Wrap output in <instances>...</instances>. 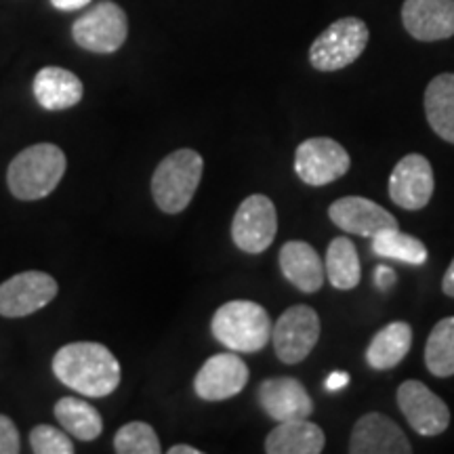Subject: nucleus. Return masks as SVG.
<instances>
[{
	"instance_id": "obj_31",
	"label": "nucleus",
	"mask_w": 454,
	"mask_h": 454,
	"mask_svg": "<svg viewBox=\"0 0 454 454\" xmlns=\"http://www.w3.org/2000/svg\"><path fill=\"white\" fill-rule=\"evenodd\" d=\"M348 381H349V377L345 372H333L331 377L326 379L325 387H326V391H339L348 385Z\"/></svg>"
},
{
	"instance_id": "obj_12",
	"label": "nucleus",
	"mask_w": 454,
	"mask_h": 454,
	"mask_svg": "<svg viewBox=\"0 0 454 454\" xmlns=\"http://www.w3.org/2000/svg\"><path fill=\"white\" fill-rule=\"evenodd\" d=\"M434 168L421 154H408L395 164L389 177V198L404 211H421L434 196Z\"/></svg>"
},
{
	"instance_id": "obj_30",
	"label": "nucleus",
	"mask_w": 454,
	"mask_h": 454,
	"mask_svg": "<svg viewBox=\"0 0 454 454\" xmlns=\"http://www.w3.org/2000/svg\"><path fill=\"white\" fill-rule=\"evenodd\" d=\"M374 282H377V286L381 288V291H387V288L394 286L395 271L387 268V265H379V268L374 270Z\"/></svg>"
},
{
	"instance_id": "obj_20",
	"label": "nucleus",
	"mask_w": 454,
	"mask_h": 454,
	"mask_svg": "<svg viewBox=\"0 0 454 454\" xmlns=\"http://www.w3.org/2000/svg\"><path fill=\"white\" fill-rule=\"evenodd\" d=\"M325 431L308 419L282 421L265 438V452L270 454H320L325 450Z\"/></svg>"
},
{
	"instance_id": "obj_9",
	"label": "nucleus",
	"mask_w": 454,
	"mask_h": 454,
	"mask_svg": "<svg viewBox=\"0 0 454 454\" xmlns=\"http://www.w3.org/2000/svg\"><path fill=\"white\" fill-rule=\"evenodd\" d=\"M351 167V158L339 141L311 137L294 152V170L299 179L311 187H322L343 177Z\"/></svg>"
},
{
	"instance_id": "obj_6",
	"label": "nucleus",
	"mask_w": 454,
	"mask_h": 454,
	"mask_svg": "<svg viewBox=\"0 0 454 454\" xmlns=\"http://www.w3.org/2000/svg\"><path fill=\"white\" fill-rule=\"evenodd\" d=\"M72 36L78 47L90 53H116L129 36L127 13L112 0H101L74 21Z\"/></svg>"
},
{
	"instance_id": "obj_17",
	"label": "nucleus",
	"mask_w": 454,
	"mask_h": 454,
	"mask_svg": "<svg viewBox=\"0 0 454 454\" xmlns=\"http://www.w3.org/2000/svg\"><path fill=\"white\" fill-rule=\"evenodd\" d=\"M257 397L263 412L278 423L309 419V414L314 412V400L308 389L293 377L268 379L259 385Z\"/></svg>"
},
{
	"instance_id": "obj_22",
	"label": "nucleus",
	"mask_w": 454,
	"mask_h": 454,
	"mask_svg": "<svg viewBox=\"0 0 454 454\" xmlns=\"http://www.w3.org/2000/svg\"><path fill=\"white\" fill-rule=\"evenodd\" d=\"M425 116L438 137L454 144V74H440L427 84Z\"/></svg>"
},
{
	"instance_id": "obj_23",
	"label": "nucleus",
	"mask_w": 454,
	"mask_h": 454,
	"mask_svg": "<svg viewBox=\"0 0 454 454\" xmlns=\"http://www.w3.org/2000/svg\"><path fill=\"white\" fill-rule=\"evenodd\" d=\"M53 412L61 427L76 440L93 442L104 431V419L98 408H93L81 397H61Z\"/></svg>"
},
{
	"instance_id": "obj_21",
	"label": "nucleus",
	"mask_w": 454,
	"mask_h": 454,
	"mask_svg": "<svg viewBox=\"0 0 454 454\" xmlns=\"http://www.w3.org/2000/svg\"><path fill=\"white\" fill-rule=\"evenodd\" d=\"M412 345V328L406 322H391L374 334L366 349V362L374 371H391L408 356Z\"/></svg>"
},
{
	"instance_id": "obj_32",
	"label": "nucleus",
	"mask_w": 454,
	"mask_h": 454,
	"mask_svg": "<svg viewBox=\"0 0 454 454\" xmlns=\"http://www.w3.org/2000/svg\"><path fill=\"white\" fill-rule=\"evenodd\" d=\"M89 3L90 0H51V4L59 11H78V9L87 7Z\"/></svg>"
},
{
	"instance_id": "obj_14",
	"label": "nucleus",
	"mask_w": 454,
	"mask_h": 454,
	"mask_svg": "<svg viewBox=\"0 0 454 454\" xmlns=\"http://www.w3.org/2000/svg\"><path fill=\"white\" fill-rule=\"evenodd\" d=\"M351 454H411L412 446L400 425L381 412L357 419L349 438Z\"/></svg>"
},
{
	"instance_id": "obj_7",
	"label": "nucleus",
	"mask_w": 454,
	"mask_h": 454,
	"mask_svg": "<svg viewBox=\"0 0 454 454\" xmlns=\"http://www.w3.org/2000/svg\"><path fill=\"white\" fill-rule=\"evenodd\" d=\"M320 339V316L309 305H293L278 317L271 328V340L278 360L299 364L314 351Z\"/></svg>"
},
{
	"instance_id": "obj_18",
	"label": "nucleus",
	"mask_w": 454,
	"mask_h": 454,
	"mask_svg": "<svg viewBox=\"0 0 454 454\" xmlns=\"http://www.w3.org/2000/svg\"><path fill=\"white\" fill-rule=\"evenodd\" d=\"M280 270L301 293H317L325 284V263L316 248L303 240H291L280 248Z\"/></svg>"
},
{
	"instance_id": "obj_19",
	"label": "nucleus",
	"mask_w": 454,
	"mask_h": 454,
	"mask_svg": "<svg viewBox=\"0 0 454 454\" xmlns=\"http://www.w3.org/2000/svg\"><path fill=\"white\" fill-rule=\"evenodd\" d=\"M32 90L38 106L49 112L70 110V107L81 104L84 95L81 78L74 72L57 66L43 67L34 78Z\"/></svg>"
},
{
	"instance_id": "obj_11",
	"label": "nucleus",
	"mask_w": 454,
	"mask_h": 454,
	"mask_svg": "<svg viewBox=\"0 0 454 454\" xmlns=\"http://www.w3.org/2000/svg\"><path fill=\"white\" fill-rule=\"evenodd\" d=\"M397 406L411 427L417 434L434 435L444 434L450 425V411H448L446 402L431 391L427 385L421 381H404L397 389Z\"/></svg>"
},
{
	"instance_id": "obj_33",
	"label": "nucleus",
	"mask_w": 454,
	"mask_h": 454,
	"mask_svg": "<svg viewBox=\"0 0 454 454\" xmlns=\"http://www.w3.org/2000/svg\"><path fill=\"white\" fill-rule=\"evenodd\" d=\"M442 291H444V294H448V297L454 299V259L452 263L448 265L444 280H442Z\"/></svg>"
},
{
	"instance_id": "obj_5",
	"label": "nucleus",
	"mask_w": 454,
	"mask_h": 454,
	"mask_svg": "<svg viewBox=\"0 0 454 454\" xmlns=\"http://www.w3.org/2000/svg\"><path fill=\"white\" fill-rule=\"evenodd\" d=\"M368 38V26L357 17H343L333 21L309 49V64L317 72H337L354 64L364 53Z\"/></svg>"
},
{
	"instance_id": "obj_29",
	"label": "nucleus",
	"mask_w": 454,
	"mask_h": 454,
	"mask_svg": "<svg viewBox=\"0 0 454 454\" xmlns=\"http://www.w3.org/2000/svg\"><path fill=\"white\" fill-rule=\"evenodd\" d=\"M20 450V431L7 414H0V454H17Z\"/></svg>"
},
{
	"instance_id": "obj_26",
	"label": "nucleus",
	"mask_w": 454,
	"mask_h": 454,
	"mask_svg": "<svg viewBox=\"0 0 454 454\" xmlns=\"http://www.w3.org/2000/svg\"><path fill=\"white\" fill-rule=\"evenodd\" d=\"M372 253L381 259H395L402 263L423 265L427 261V248L425 244L411 234H404L397 227L385 230L381 234L372 236Z\"/></svg>"
},
{
	"instance_id": "obj_4",
	"label": "nucleus",
	"mask_w": 454,
	"mask_h": 454,
	"mask_svg": "<svg viewBox=\"0 0 454 454\" xmlns=\"http://www.w3.org/2000/svg\"><path fill=\"white\" fill-rule=\"evenodd\" d=\"M202 170V156L190 147L175 150L160 160L152 177V196L158 208L168 215L185 211L200 185Z\"/></svg>"
},
{
	"instance_id": "obj_3",
	"label": "nucleus",
	"mask_w": 454,
	"mask_h": 454,
	"mask_svg": "<svg viewBox=\"0 0 454 454\" xmlns=\"http://www.w3.org/2000/svg\"><path fill=\"white\" fill-rule=\"evenodd\" d=\"M211 328L213 337L227 349L254 354L270 343L274 326H271L270 314L259 303L236 299L215 311Z\"/></svg>"
},
{
	"instance_id": "obj_34",
	"label": "nucleus",
	"mask_w": 454,
	"mask_h": 454,
	"mask_svg": "<svg viewBox=\"0 0 454 454\" xmlns=\"http://www.w3.org/2000/svg\"><path fill=\"white\" fill-rule=\"evenodd\" d=\"M168 454H200V450H198V448H194V446H187V444H177V446H173V448H170Z\"/></svg>"
},
{
	"instance_id": "obj_28",
	"label": "nucleus",
	"mask_w": 454,
	"mask_h": 454,
	"mask_svg": "<svg viewBox=\"0 0 454 454\" xmlns=\"http://www.w3.org/2000/svg\"><path fill=\"white\" fill-rule=\"evenodd\" d=\"M30 446L36 454H74V444L66 431L51 425H36L30 431Z\"/></svg>"
},
{
	"instance_id": "obj_10",
	"label": "nucleus",
	"mask_w": 454,
	"mask_h": 454,
	"mask_svg": "<svg viewBox=\"0 0 454 454\" xmlns=\"http://www.w3.org/2000/svg\"><path fill=\"white\" fill-rule=\"evenodd\" d=\"M55 278L44 271H24L0 284V316L24 317L47 308L57 297Z\"/></svg>"
},
{
	"instance_id": "obj_27",
	"label": "nucleus",
	"mask_w": 454,
	"mask_h": 454,
	"mask_svg": "<svg viewBox=\"0 0 454 454\" xmlns=\"http://www.w3.org/2000/svg\"><path fill=\"white\" fill-rule=\"evenodd\" d=\"M114 450L118 454H158L162 452V448L152 425L133 421L118 429L114 438Z\"/></svg>"
},
{
	"instance_id": "obj_13",
	"label": "nucleus",
	"mask_w": 454,
	"mask_h": 454,
	"mask_svg": "<svg viewBox=\"0 0 454 454\" xmlns=\"http://www.w3.org/2000/svg\"><path fill=\"white\" fill-rule=\"evenodd\" d=\"M248 372L247 362L236 354H217L204 362L194 379L198 397L207 402L230 400L247 387Z\"/></svg>"
},
{
	"instance_id": "obj_25",
	"label": "nucleus",
	"mask_w": 454,
	"mask_h": 454,
	"mask_svg": "<svg viewBox=\"0 0 454 454\" xmlns=\"http://www.w3.org/2000/svg\"><path fill=\"white\" fill-rule=\"evenodd\" d=\"M425 364L438 379H448L454 374V316L444 317L431 328L425 345Z\"/></svg>"
},
{
	"instance_id": "obj_16",
	"label": "nucleus",
	"mask_w": 454,
	"mask_h": 454,
	"mask_svg": "<svg viewBox=\"0 0 454 454\" xmlns=\"http://www.w3.org/2000/svg\"><path fill=\"white\" fill-rule=\"evenodd\" d=\"M402 21L417 41H446L454 36V0H404Z\"/></svg>"
},
{
	"instance_id": "obj_2",
	"label": "nucleus",
	"mask_w": 454,
	"mask_h": 454,
	"mask_svg": "<svg viewBox=\"0 0 454 454\" xmlns=\"http://www.w3.org/2000/svg\"><path fill=\"white\" fill-rule=\"evenodd\" d=\"M66 154L53 144L26 147L9 164L7 184L20 200H41L59 185L66 175Z\"/></svg>"
},
{
	"instance_id": "obj_1",
	"label": "nucleus",
	"mask_w": 454,
	"mask_h": 454,
	"mask_svg": "<svg viewBox=\"0 0 454 454\" xmlns=\"http://www.w3.org/2000/svg\"><path fill=\"white\" fill-rule=\"evenodd\" d=\"M53 374L66 387L89 397H106L121 385V364L106 345L81 340L53 357Z\"/></svg>"
},
{
	"instance_id": "obj_8",
	"label": "nucleus",
	"mask_w": 454,
	"mask_h": 454,
	"mask_svg": "<svg viewBox=\"0 0 454 454\" xmlns=\"http://www.w3.org/2000/svg\"><path fill=\"white\" fill-rule=\"evenodd\" d=\"M278 234L274 202L263 194H251L242 200L231 221V240L240 251L259 254L268 251Z\"/></svg>"
},
{
	"instance_id": "obj_15",
	"label": "nucleus",
	"mask_w": 454,
	"mask_h": 454,
	"mask_svg": "<svg viewBox=\"0 0 454 454\" xmlns=\"http://www.w3.org/2000/svg\"><path fill=\"white\" fill-rule=\"evenodd\" d=\"M328 217L339 230L362 238H372L385 230L397 227V219L381 204L362 196H345L328 208Z\"/></svg>"
},
{
	"instance_id": "obj_24",
	"label": "nucleus",
	"mask_w": 454,
	"mask_h": 454,
	"mask_svg": "<svg viewBox=\"0 0 454 454\" xmlns=\"http://www.w3.org/2000/svg\"><path fill=\"white\" fill-rule=\"evenodd\" d=\"M325 271L337 291H354L362 280V265L354 242L349 238H334L328 244Z\"/></svg>"
}]
</instances>
